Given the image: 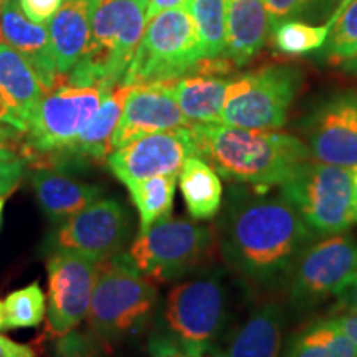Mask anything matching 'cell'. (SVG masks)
Here are the masks:
<instances>
[{
	"mask_svg": "<svg viewBox=\"0 0 357 357\" xmlns=\"http://www.w3.org/2000/svg\"><path fill=\"white\" fill-rule=\"evenodd\" d=\"M271 189L234 187L218 230L227 263L263 287L287 278L316 236L284 195Z\"/></svg>",
	"mask_w": 357,
	"mask_h": 357,
	"instance_id": "cell-1",
	"label": "cell"
},
{
	"mask_svg": "<svg viewBox=\"0 0 357 357\" xmlns=\"http://www.w3.org/2000/svg\"><path fill=\"white\" fill-rule=\"evenodd\" d=\"M197 155L235 184L268 187L287 182L312 159L300 137L280 131L235 128L229 124H190Z\"/></svg>",
	"mask_w": 357,
	"mask_h": 357,
	"instance_id": "cell-2",
	"label": "cell"
},
{
	"mask_svg": "<svg viewBox=\"0 0 357 357\" xmlns=\"http://www.w3.org/2000/svg\"><path fill=\"white\" fill-rule=\"evenodd\" d=\"M146 7L142 0H96L86 50L66 75V83L118 86L144 35Z\"/></svg>",
	"mask_w": 357,
	"mask_h": 357,
	"instance_id": "cell-3",
	"label": "cell"
},
{
	"mask_svg": "<svg viewBox=\"0 0 357 357\" xmlns=\"http://www.w3.org/2000/svg\"><path fill=\"white\" fill-rule=\"evenodd\" d=\"M202 60V45L187 8H169L147 22L119 84L174 82L194 73Z\"/></svg>",
	"mask_w": 357,
	"mask_h": 357,
	"instance_id": "cell-4",
	"label": "cell"
},
{
	"mask_svg": "<svg viewBox=\"0 0 357 357\" xmlns=\"http://www.w3.org/2000/svg\"><path fill=\"white\" fill-rule=\"evenodd\" d=\"M158 289L137 270L129 253L100 261L88 310L89 328L101 337H118L149 316Z\"/></svg>",
	"mask_w": 357,
	"mask_h": 357,
	"instance_id": "cell-5",
	"label": "cell"
},
{
	"mask_svg": "<svg viewBox=\"0 0 357 357\" xmlns=\"http://www.w3.org/2000/svg\"><path fill=\"white\" fill-rule=\"evenodd\" d=\"M280 189L316 236L344 234L356 222L351 169L310 159Z\"/></svg>",
	"mask_w": 357,
	"mask_h": 357,
	"instance_id": "cell-6",
	"label": "cell"
},
{
	"mask_svg": "<svg viewBox=\"0 0 357 357\" xmlns=\"http://www.w3.org/2000/svg\"><path fill=\"white\" fill-rule=\"evenodd\" d=\"M105 89L61 83L38 102L22 131V154L32 160H50L82 134L100 108Z\"/></svg>",
	"mask_w": 357,
	"mask_h": 357,
	"instance_id": "cell-7",
	"label": "cell"
},
{
	"mask_svg": "<svg viewBox=\"0 0 357 357\" xmlns=\"http://www.w3.org/2000/svg\"><path fill=\"white\" fill-rule=\"evenodd\" d=\"M301 84V73L283 65L263 66L231 79L222 111V124L278 131Z\"/></svg>",
	"mask_w": 357,
	"mask_h": 357,
	"instance_id": "cell-8",
	"label": "cell"
},
{
	"mask_svg": "<svg viewBox=\"0 0 357 357\" xmlns=\"http://www.w3.org/2000/svg\"><path fill=\"white\" fill-rule=\"evenodd\" d=\"M215 240L211 227L167 217L139 231L129 257L147 280L171 281L199 266L211 255Z\"/></svg>",
	"mask_w": 357,
	"mask_h": 357,
	"instance_id": "cell-9",
	"label": "cell"
},
{
	"mask_svg": "<svg viewBox=\"0 0 357 357\" xmlns=\"http://www.w3.org/2000/svg\"><path fill=\"white\" fill-rule=\"evenodd\" d=\"M229 293L218 273L178 283L169 293L166 323L172 337L192 356L202 357L222 333Z\"/></svg>",
	"mask_w": 357,
	"mask_h": 357,
	"instance_id": "cell-10",
	"label": "cell"
},
{
	"mask_svg": "<svg viewBox=\"0 0 357 357\" xmlns=\"http://www.w3.org/2000/svg\"><path fill=\"white\" fill-rule=\"evenodd\" d=\"M289 275V301L300 310L337 296L357 275V242L336 234L310 243Z\"/></svg>",
	"mask_w": 357,
	"mask_h": 357,
	"instance_id": "cell-11",
	"label": "cell"
},
{
	"mask_svg": "<svg viewBox=\"0 0 357 357\" xmlns=\"http://www.w3.org/2000/svg\"><path fill=\"white\" fill-rule=\"evenodd\" d=\"M100 260L70 250H55L47 261V334L63 337L86 318Z\"/></svg>",
	"mask_w": 357,
	"mask_h": 357,
	"instance_id": "cell-12",
	"label": "cell"
},
{
	"mask_svg": "<svg viewBox=\"0 0 357 357\" xmlns=\"http://www.w3.org/2000/svg\"><path fill=\"white\" fill-rule=\"evenodd\" d=\"M197 154L190 126L151 132L129 144L114 149L108 158L109 171L123 182L141 181L155 176H178L190 155Z\"/></svg>",
	"mask_w": 357,
	"mask_h": 357,
	"instance_id": "cell-13",
	"label": "cell"
},
{
	"mask_svg": "<svg viewBox=\"0 0 357 357\" xmlns=\"http://www.w3.org/2000/svg\"><path fill=\"white\" fill-rule=\"evenodd\" d=\"M128 231L126 208L116 199H98L61 223L53 247L83 253L102 261L121 252Z\"/></svg>",
	"mask_w": 357,
	"mask_h": 357,
	"instance_id": "cell-14",
	"label": "cell"
},
{
	"mask_svg": "<svg viewBox=\"0 0 357 357\" xmlns=\"http://www.w3.org/2000/svg\"><path fill=\"white\" fill-rule=\"evenodd\" d=\"M174 82L137 83L129 86L121 119L111 139L113 149H119L146 134L190 126L174 96Z\"/></svg>",
	"mask_w": 357,
	"mask_h": 357,
	"instance_id": "cell-15",
	"label": "cell"
},
{
	"mask_svg": "<svg viewBox=\"0 0 357 357\" xmlns=\"http://www.w3.org/2000/svg\"><path fill=\"white\" fill-rule=\"evenodd\" d=\"M307 147L318 162L357 167V93H341L312 116Z\"/></svg>",
	"mask_w": 357,
	"mask_h": 357,
	"instance_id": "cell-16",
	"label": "cell"
},
{
	"mask_svg": "<svg viewBox=\"0 0 357 357\" xmlns=\"http://www.w3.org/2000/svg\"><path fill=\"white\" fill-rule=\"evenodd\" d=\"M0 42L7 43L29 61L45 91L50 93L60 86L61 77L56 70L47 25L26 19L19 0H6L0 7Z\"/></svg>",
	"mask_w": 357,
	"mask_h": 357,
	"instance_id": "cell-17",
	"label": "cell"
},
{
	"mask_svg": "<svg viewBox=\"0 0 357 357\" xmlns=\"http://www.w3.org/2000/svg\"><path fill=\"white\" fill-rule=\"evenodd\" d=\"M270 35L271 22L263 0H227V40L222 56L231 65L250 63Z\"/></svg>",
	"mask_w": 357,
	"mask_h": 357,
	"instance_id": "cell-18",
	"label": "cell"
},
{
	"mask_svg": "<svg viewBox=\"0 0 357 357\" xmlns=\"http://www.w3.org/2000/svg\"><path fill=\"white\" fill-rule=\"evenodd\" d=\"M47 95L29 61L0 42V98L10 111V126L22 132L38 102Z\"/></svg>",
	"mask_w": 357,
	"mask_h": 357,
	"instance_id": "cell-19",
	"label": "cell"
},
{
	"mask_svg": "<svg viewBox=\"0 0 357 357\" xmlns=\"http://www.w3.org/2000/svg\"><path fill=\"white\" fill-rule=\"evenodd\" d=\"M95 6L96 0H63L48 20L53 56L61 78H66L86 50Z\"/></svg>",
	"mask_w": 357,
	"mask_h": 357,
	"instance_id": "cell-20",
	"label": "cell"
},
{
	"mask_svg": "<svg viewBox=\"0 0 357 357\" xmlns=\"http://www.w3.org/2000/svg\"><path fill=\"white\" fill-rule=\"evenodd\" d=\"M129 86L118 84V86L105 89L100 108L89 119L82 134L61 153L53 162L58 160H73V162H84V160H102L111 154V139L121 119L124 101H126Z\"/></svg>",
	"mask_w": 357,
	"mask_h": 357,
	"instance_id": "cell-21",
	"label": "cell"
},
{
	"mask_svg": "<svg viewBox=\"0 0 357 357\" xmlns=\"http://www.w3.org/2000/svg\"><path fill=\"white\" fill-rule=\"evenodd\" d=\"M32 185L43 213L55 223L66 222L102 195L101 185L86 184L53 169L35 171Z\"/></svg>",
	"mask_w": 357,
	"mask_h": 357,
	"instance_id": "cell-22",
	"label": "cell"
},
{
	"mask_svg": "<svg viewBox=\"0 0 357 357\" xmlns=\"http://www.w3.org/2000/svg\"><path fill=\"white\" fill-rule=\"evenodd\" d=\"M231 79L197 70L174 82V96L190 124L220 123Z\"/></svg>",
	"mask_w": 357,
	"mask_h": 357,
	"instance_id": "cell-23",
	"label": "cell"
},
{
	"mask_svg": "<svg viewBox=\"0 0 357 357\" xmlns=\"http://www.w3.org/2000/svg\"><path fill=\"white\" fill-rule=\"evenodd\" d=\"M283 311L266 301L255 307L217 357H278L283 339Z\"/></svg>",
	"mask_w": 357,
	"mask_h": 357,
	"instance_id": "cell-24",
	"label": "cell"
},
{
	"mask_svg": "<svg viewBox=\"0 0 357 357\" xmlns=\"http://www.w3.org/2000/svg\"><path fill=\"white\" fill-rule=\"evenodd\" d=\"M178 189L194 220H211L223 202L222 178L200 155H190L178 172Z\"/></svg>",
	"mask_w": 357,
	"mask_h": 357,
	"instance_id": "cell-25",
	"label": "cell"
},
{
	"mask_svg": "<svg viewBox=\"0 0 357 357\" xmlns=\"http://www.w3.org/2000/svg\"><path fill=\"white\" fill-rule=\"evenodd\" d=\"M287 357H357V349L334 319L328 318L294 334Z\"/></svg>",
	"mask_w": 357,
	"mask_h": 357,
	"instance_id": "cell-26",
	"label": "cell"
},
{
	"mask_svg": "<svg viewBox=\"0 0 357 357\" xmlns=\"http://www.w3.org/2000/svg\"><path fill=\"white\" fill-rule=\"evenodd\" d=\"M347 3L349 0H342L333 19L323 25H310L296 19L280 22L271 29V45L275 52L283 56H305L307 53L321 50Z\"/></svg>",
	"mask_w": 357,
	"mask_h": 357,
	"instance_id": "cell-27",
	"label": "cell"
},
{
	"mask_svg": "<svg viewBox=\"0 0 357 357\" xmlns=\"http://www.w3.org/2000/svg\"><path fill=\"white\" fill-rule=\"evenodd\" d=\"M177 176H155L128 182L126 187L139 213V231L167 218L172 211Z\"/></svg>",
	"mask_w": 357,
	"mask_h": 357,
	"instance_id": "cell-28",
	"label": "cell"
},
{
	"mask_svg": "<svg viewBox=\"0 0 357 357\" xmlns=\"http://www.w3.org/2000/svg\"><path fill=\"white\" fill-rule=\"evenodd\" d=\"M184 7L199 33L204 60L220 58L227 40V0H187Z\"/></svg>",
	"mask_w": 357,
	"mask_h": 357,
	"instance_id": "cell-29",
	"label": "cell"
},
{
	"mask_svg": "<svg viewBox=\"0 0 357 357\" xmlns=\"http://www.w3.org/2000/svg\"><path fill=\"white\" fill-rule=\"evenodd\" d=\"M45 294L38 283L17 289L3 301V329L33 328L43 321Z\"/></svg>",
	"mask_w": 357,
	"mask_h": 357,
	"instance_id": "cell-30",
	"label": "cell"
},
{
	"mask_svg": "<svg viewBox=\"0 0 357 357\" xmlns=\"http://www.w3.org/2000/svg\"><path fill=\"white\" fill-rule=\"evenodd\" d=\"M324 47L326 56L334 63H347L357 56V0H349Z\"/></svg>",
	"mask_w": 357,
	"mask_h": 357,
	"instance_id": "cell-31",
	"label": "cell"
},
{
	"mask_svg": "<svg viewBox=\"0 0 357 357\" xmlns=\"http://www.w3.org/2000/svg\"><path fill=\"white\" fill-rule=\"evenodd\" d=\"M270 15L271 29L283 20H293L298 17L306 15L312 8L326 0H263Z\"/></svg>",
	"mask_w": 357,
	"mask_h": 357,
	"instance_id": "cell-32",
	"label": "cell"
},
{
	"mask_svg": "<svg viewBox=\"0 0 357 357\" xmlns=\"http://www.w3.org/2000/svg\"><path fill=\"white\" fill-rule=\"evenodd\" d=\"M56 357H100L91 339L79 333H68L58 337Z\"/></svg>",
	"mask_w": 357,
	"mask_h": 357,
	"instance_id": "cell-33",
	"label": "cell"
},
{
	"mask_svg": "<svg viewBox=\"0 0 357 357\" xmlns=\"http://www.w3.org/2000/svg\"><path fill=\"white\" fill-rule=\"evenodd\" d=\"M63 0H19L20 10L30 22L45 24L55 15Z\"/></svg>",
	"mask_w": 357,
	"mask_h": 357,
	"instance_id": "cell-34",
	"label": "cell"
},
{
	"mask_svg": "<svg viewBox=\"0 0 357 357\" xmlns=\"http://www.w3.org/2000/svg\"><path fill=\"white\" fill-rule=\"evenodd\" d=\"M25 166L24 160H7V162H0V197L2 195L12 194L13 190L19 187V184L24 178Z\"/></svg>",
	"mask_w": 357,
	"mask_h": 357,
	"instance_id": "cell-35",
	"label": "cell"
},
{
	"mask_svg": "<svg viewBox=\"0 0 357 357\" xmlns=\"http://www.w3.org/2000/svg\"><path fill=\"white\" fill-rule=\"evenodd\" d=\"M149 352L153 357H195L174 337L153 336L149 341Z\"/></svg>",
	"mask_w": 357,
	"mask_h": 357,
	"instance_id": "cell-36",
	"label": "cell"
},
{
	"mask_svg": "<svg viewBox=\"0 0 357 357\" xmlns=\"http://www.w3.org/2000/svg\"><path fill=\"white\" fill-rule=\"evenodd\" d=\"M336 314L333 316L341 331L349 337V341L356 346L357 349V311L349 310V307H334Z\"/></svg>",
	"mask_w": 357,
	"mask_h": 357,
	"instance_id": "cell-37",
	"label": "cell"
},
{
	"mask_svg": "<svg viewBox=\"0 0 357 357\" xmlns=\"http://www.w3.org/2000/svg\"><path fill=\"white\" fill-rule=\"evenodd\" d=\"M0 357H35V351L0 334Z\"/></svg>",
	"mask_w": 357,
	"mask_h": 357,
	"instance_id": "cell-38",
	"label": "cell"
},
{
	"mask_svg": "<svg viewBox=\"0 0 357 357\" xmlns=\"http://www.w3.org/2000/svg\"><path fill=\"white\" fill-rule=\"evenodd\" d=\"M0 124H3V123H0ZM13 131H15L13 128L6 129V128L0 126V162L20 159L19 155H17V149L13 147V137H12Z\"/></svg>",
	"mask_w": 357,
	"mask_h": 357,
	"instance_id": "cell-39",
	"label": "cell"
},
{
	"mask_svg": "<svg viewBox=\"0 0 357 357\" xmlns=\"http://www.w3.org/2000/svg\"><path fill=\"white\" fill-rule=\"evenodd\" d=\"M185 3H187V0H147L146 20L149 22L151 19H154L155 15H159L160 12L169 10V8L184 7Z\"/></svg>",
	"mask_w": 357,
	"mask_h": 357,
	"instance_id": "cell-40",
	"label": "cell"
},
{
	"mask_svg": "<svg viewBox=\"0 0 357 357\" xmlns=\"http://www.w3.org/2000/svg\"><path fill=\"white\" fill-rule=\"evenodd\" d=\"M336 307H349V310L357 311V275L347 287L337 294Z\"/></svg>",
	"mask_w": 357,
	"mask_h": 357,
	"instance_id": "cell-41",
	"label": "cell"
},
{
	"mask_svg": "<svg viewBox=\"0 0 357 357\" xmlns=\"http://www.w3.org/2000/svg\"><path fill=\"white\" fill-rule=\"evenodd\" d=\"M352 176V204H354V215L357 222V167L351 169Z\"/></svg>",
	"mask_w": 357,
	"mask_h": 357,
	"instance_id": "cell-42",
	"label": "cell"
},
{
	"mask_svg": "<svg viewBox=\"0 0 357 357\" xmlns=\"http://www.w3.org/2000/svg\"><path fill=\"white\" fill-rule=\"evenodd\" d=\"M0 123H3V124H7V126H10V111H8L7 105H6V102H3L2 98H0Z\"/></svg>",
	"mask_w": 357,
	"mask_h": 357,
	"instance_id": "cell-43",
	"label": "cell"
},
{
	"mask_svg": "<svg viewBox=\"0 0 357 357\" xmlns=\"http://www.w3.org/2000/svg\"><path fill=\"white\" fill-rule=\"evenodd\" d=\"M346 68H347V70H352V71H357V56L352 58L351 61H347Z\"/></svg>",
	"mask_w": 357,
	"mask_h": 357,
	"instance_id": "cell-44",
	"label": "cell"
},
{
	"mask_svg": "<svg viewBox=\"0 0 357 357\" xmlns=\"http://www.w3.org/2000/svg\"><path fill=\"white\" fill-rule=\"evenodd\" d=\"M6 195H2L0 197V223H2V212H3V205H6Z\"/></svg>",
	"mask_w": 357,
	"mask_h": 357,
	"instance_id": "cell-45",
	"label": "cell"
},
{
	"mask_svg": "<svg viewBox=\"0 0 357 357\" xmlns=\"http://www.w3.org/2000/svg\"><path fill=\"white\" fill-rule=\"evenodd\" d=\"M3 329V303L0 301V331Z\"/></svg>",
	"mask_w": 357,
	"mask_h": 357,
	"instance_id": "cell-46",
	"label": "cell"
},
{
	"mask_svg": "<svg viewBox=\"0 0 357 357\" xmlns=\"http://www.w3.org/2000/svg\"><path fill=\"white\" fill-rule=\"evenodd\" d=\"M3 2H6V0H0V7H2V6H3Z\"/></svg>",
	"mask_w": 357,
	"mask_h": 357,
	"instance_id": "cell-47",
	"label": "cell"
},
{
	"mask_svg": "<svg viewBox=\"0 0 357 357\" xmlns=\"http://www.w3.org/2000/svg\"><path fill=\"white\" fill-rule=\"evenodd\" d=\"M142 2H146V3H147V0H142Z\"/></svg>",
	"mask_w": 357,
	"mask_h": 357,
	"instance_id": "cell-48",
	"label": "cell"
}]
</instances>
